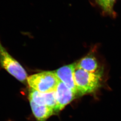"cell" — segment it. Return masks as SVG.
<instances>
[{"label":"cell","mask_w":121,"mask_h":121,"mask_svg":"<svg viewBox=\"0 0 121 121\" xmlns=\"http://www.w3.org/2000/svg\"><path fill=\"white\" fill-rule=\"evenodd\" d=\"M29 101L33 113L38 121H46L55 113L52 108L48 106L39 105L31 99H29Z\"/></svg>","instance_id":"52a82bcc"},{"label":"cell","mask_w":121,"mask_h":121,"mask_svg":"<svg viewBox=\"0 0 121 121\" xmlns=\"http://www.w3.org/2000/svg\"><path fill=\"white\" fill-rule=\"evenodd\" d=\"M76 67L91 73L100 71L96 58L91 55L83 57L77 62Z\"/></svg>","instance_id":"ba28073f"},{"label":"cell","mask_w":121,"mask_h":121,"mask_svg":"<svg viewBox=\"0 0 121 121\" xmlns=\"http://www.w3.org/2000/svg\"><path fill=\"white\" fill-rule=\"evenodd\" d=\"M0 64L2 67L20 82H27V74L25 70L14 58L2 46L0 40Z\"/></svg>","instance_id":"3957f363"},{"label":"cell","mask_w":121,"mask_h":121,"mask_svg":"<svg viewBox=\"0 0 121 121\" xmlns=\"http://www.w3.org/2000/svg\"><path fill=\"white\" fill-rule=\"evenodd\" d=\"M77 62L64 65L53 71L58 78L67 87L77 95L78 91L74 80V73Z\"/></svg>","instance_id":"5b68a950"},{"label":"cell","mask_w":121,"mask_h":121,"mask_svg":"<svg viewBox=\"0 0 121 121\" xmlns=\"http://www.w3.org/2000/svg\"><path fill=\"white\" fill-rule=\"evenodd\" d=\"M55 93L56 105L54 109L55 112H58L62 111L75 98L77 95L60 80Z\"/></svg>","instance_id":"277c9868"},{"label":"cell","mask_w":121,"mask_h":121,"mask_svg":"<svg viewBox=\"0 0 121 121\" xmlns=\"http://www.w3.org/2000/svg\"><path fill=\"white\" fill-rule=\"evenodd\" d=\"M60 81L53 71L40 72L30 76L27 78L29 87L42 93L55 91Z\"/></svg>","instance_id":"7a4b0ae2"},{"label":"cell","mask_w":121,"mask_h":121,"mask_svg":"<svg viewBox=\"0 0 121 121\" xmlns=\"http://www.w3.org/2000/svg\"><path fill=\"white\" fill-rule=\"evenodd\" d=\"M101 71L87 72L76 67L74 78L78 95H83L94 93L100 87Z\"/></svg>","instance_id":"6da1fadb"},{"label":"cell","mask_w":121,"mask_h":121,"mask_svg":"<svg viewBox=\"0 0 121 121\" xmlns=\"http://www.w3.org/2000/svg\"><path fill=\"white\" fill-rule=\"evenodd\" d=\"M28 98L37 105L48 106L53 109L56 105L55 91L49 93H42L30 87Z\"/></svg>","instance_id":"8992f818"},{"label":"cell","mask_w":121,"mask_h":121,"mask_svg":"<svg viewBox=\"0 0 121 121\" xmlns=\"http://www.w3.org/2000/svg\"><path fill=\"white\" fill-rule=\"evenodd\" d=\"M116 0H96V2L106 13L112 15L114 13L113 7Z\"/></svg>","instance_id":"9c48e42d"}]
</instances>
